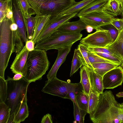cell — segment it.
Masks as SVG:
<instances>
[{
    "label": "cell",
    "mask_w": 123,
    "mask_h": 123,
    "mask_svg": "<svg viewBox=\"0 0 123 123\" xmlns=\"http://www.w3.org/2000/svg\"><path fill=\"white\" fill-rule=\"evenodd\" d=\"M90 117L94 123H123V112L120 104L110 90L99 95L98 103Z\"/></svg>",
    "instance_id": "1"
},
{
    "label": "cell",
    "mask_w": 123,
    "mask_h": 123,
    "mask_svg": "<svg viewBox=\"0 0 123 123\" xmlns=\"http://www.w3.org/2000/svg\"><path fill=\"white\" fill-rule=\"evenodd\" d=\"M7 95L5 102L10 111V115L7 123H13L15 115L22 103L27 101V93L30 83L24 77L18 80H14L8 76Z\"/></svg>",
    "instance_id": "2"
},
{
    "label": "cell",
    "mask_w": 123,
    "mask_h": 123,
    "mask_svg": "<svg viewBox=\"0 0 123 123\" xmlns=\"http://www.w3.org/2000/svg\"><path fill=\"white\" fill-rule=\"evenodd\" d=\"M12 23L6 17L0 22V77L4 79L11 56L15 52V37L10 28Z\"/></svg>",
    "instance_id": "3"
},
{
    "label": "cell",
    "mask_w": 123,
    "mask_h": 123,
    "mask_svg": "<svg viewBox=\"0 0 123 123\" xmlns=\"http://www.w3.org/2000/svg\"><path fill=\"white\" fill-rule=\"evenodd\" d=\"M49 65L46 51L35 49L28 53L24 78L30 83L41 80Z\"/></svg>",
    "instance_id": "4"
},
{
    "label": "cell",
    "mask_w": 123,
    "mask_h": 123,
    "mask_svg": "<svg viewBox=\"0 0 123 123\" xmlns=\"http://www.w3.org/2000/svg\"><path fill=\"white\" fill-rule=\"evenodd\" d=\"M80 33H65L55 31L44 38L37 42L35 49L45 50L56 49L68 45H73L80 40Z\"/></svg>",
    "instance_id": "5"
},
{
    "label": "cell",
    "mask_w": 123,
    "mask_h": 123,
    "mask_svg": "<svg viewBox=\"0 0 123 123\" xmlns=\"http://www.w3.org/2000/svg\"><path fill=\"white\" fill-rule=\"evenodd\" d=\"M76 2L75 0H46L33 9L30 13L32 15H49L53 17L59 15Z\"/></svg>",
    "instance_id": "6"
},
{
    "label": "cell",
    "mask_w": 123,
    "mask_h": 123,
    "mask_svg": "<svg viewBox=\"0 0 123 123\" xmlns=\"http://www.w3.org/2000/svg\"><path fill=\"white\" fill-rule=\"evenodd\" d=\"M102 9L79 17L87 25L97 30L102 26L111 24L112 19L116 16Z\"/></svg>",
    "instance_id": "7"
},
{
    "label": "cell",
    "mask_w": 123,
    "mask_h": 123,
    "mask_svg": "<svg viewBox=\"0 0 123 123\" xmlns=\"http://www.w3.org/2000/svg\"><path fill=\"white\" fill-rule=\"evenodd\" d=\"M113 41L109 31L100 27L95 32L82 38L80 43L88 47L105 48Z\"/></svg>",
    "instance_id": "8"
},
{
    "label": "cell",
    "mask_w": 123,
    "mask_h": 123,
    "mask_svg": "<svg viewBox=\"0 0 123 123\" xmlns=\"http://www.w3.org/2000/svg\"><path fill=\"white\" fill-rule=\"evenodd\" d=\"M78 13V12H76L50 17L40 33L37 42L44 39L55 32L63 24L69 22L71 19L76 16Z\"/></svg>",
    "instance_id": "9"
},
{
    "label": "cell",
    "mask_w": 123,
    "mask_h": 123,
    "mask_svg": "<svg viewBox=\"0 0 123 123\" xmlns=\"http://www.w3.org/2000/svg\"><path fill=\"white\" fill-rule=\"evenodd\" d=\"M13 17L17 25L23 41L25 43L28 40L27 32V20L25 12L19 0H12Z\"/></svg>",
    "instance_id": "10"
},
{
    "label": "cell",
    "mask_w": 123,
    "mask_h": 123,
    "mask_svg": "<svg viewBox=\"0 0 123 123\" xmlns=\"http://www.w3.org/2000/svg\"><path fill=\"white\" fill-rule=\"evenodd\" d=\"M69 83L60 80L56 77L46 81L41 91L44 93L67 98Z\"/></svg>",
    "instance_id": "11"
},
{
    "label": "cell",
    "mask_w": 123,
    "mask_h": 123,
    "mask_svg": "<svg viewBox=\"0 0 123 123\" xmlns=\"http://www.w3.org/2000/svg\"><path fill=\"white\" fill-rule=\"evenodd\" d=\"M104 89H113L122 85L123 81V69L120 66L112 69L103 77Z\"/></svg>",
    "instance_id": "12"
},
{
    "label": "cell",
    "mask_w": 123,
    "mask_h": 123,
    "mask_svg": "<svg viewBox=\"0 0 123 123\" xmlns=\"http://www.w3.org/2000/svg\"><path fill=\"white\" fill-rule=\"evenodd\" d=\"M29 52L25 45L20 52L16 54L10 68L13 73H20L23 75L24 77H25L26 63Z\"/></svg>",
    "instance_id": "13"
},
{
    "label": "cell",
    "mask_w": 123,
    "mask_h": 123,
    "mask_svg": "<svg viewBox=\"0 0 123 123\" xmlns=\"http://www.w3.org/2000/svg\"><path fill=\"white\" fill-rule=\"evenodd\" d=\"M72 45H68L58 49V54L56 60L47 75L48 80L56 77L58 69L65 61L66 57L70 51Z\"/></svg>",
    "instance_id": "14"
},
{
    "label": "cell",
    "mask_w": 123,
    "mask_h": 123,
    "mask_svg": "<svg viewBox=\"0 0 123 123\" xmlns=\"http://www.w3.org/2000/svg\"><path fill=\"white\" fill-rule=\"evenodd\" d=\"M87 25L80 19L76 21L68 22L60 26L56 31L62 32L80 33L86 29Z\"/></svg>",
    "instance_id": "15"
},
{
    "label": "cell",
    "mask_w": 123,
    "mask_h": 123,
    "mask_svg": "<svg viewBox=\"0 0 123 123\" xmlns=\"http://www.w3.org/2000/svg\"><path fill=\"white\" fill-rule=\"evenodd\" d=\"M105 48L121 60L123 63V30L119 33L116 39Z\"/></svg>",
    "instance_id": "16"
},
{
    "label": "cell",
    "mask_w": 123,
    "mask_h": 123,
    "mask_svg": "<svg viewBox=\"0 0 123 123\" xmlns=\"http://www.w3.org/2000/svg\"><path fill=\"white\" fill-rule=\"evenodd\" d=\"M89 74L91 91L97 94L100 95L102 93L104 89L103 77L90 69Z\"/></svg>",
    "instance_id": "17"
},
{
    "label": "cell",
    "mask_w": 123,
    "mask_h": 123,
    "mask_svg": "<svg viewBox=\"0 0 123 123\" xmlns=\"http://www.w3.org/2000/svg\"><path fill=\"white\" fill-rule=\"evenodd\" d=\"M51 17L49 15H36L34 33L31 39L35 44L38 37L45 24Z\"/></svg>",
    "instance_id": "18"
},
{
    "label": "cell",
    "mask_w": 123,
    "mask_h": 123,
    "mask_svg": "<svg viewBox=\"0 0 123 123\" xmlns=\"http://www.w3.org/2000/svg\"><path fill=\"white\" fill-rule=\"evenodd\" d=\"M89 96L84 91L80 82L78 83L75 90L76 102L78 106L80 108L87 112Z\"/></svg>",
    "instance_id": "19"
},
{
    "label": "cell",
    "mask_w": 123,
    "mask_h": 123,
    "mask_svg": "<svg viewBox=\"0 0 123 123\" xmlns=\"http://www.w3.org/2000/svg\"><path fill=\"white\" fill-rule=\"evenodd\" d=\"M90 69L83 65L80 68V83L84 92L89 96L91 91L89 76Z\"/></svg>",
    "instance_id": "20"
},
{
    "label": "cell",
    "mask_w": 123,
    "mask_h": 123,
    "mask_svg": "<svg viewBox=\"0 0 123 123\" xmlns=\"http://www.w3.org/2000/svg\"><path fill=\"white\" fill-rule=\"evenodd\" d=\"M108 0H95L78 13V17L102 9Z\"/></svg>",
    "instance_id": "21"
},
{
    "label": "cell",
    "mask_w": 123,
    "mask_h": 123,
    "mask_svg": "<svg viewBox=\"0 0 123 123\" xmlns=\"http://www.w3.org/2000/svg\"><path fill=\"white\" fill-rule=\"evenodd\" d=\"M92 64L93 68V70L102 77L107 72L118 66L109 62L93 63Z\"/></svg>",
    "instance_id": "22"
},
{
    "label": "cell",
    "mask_w": 123,
    "mask_h": 123,
    "mask_svg": "<svg viewBox=\"0 0 123 123\" xmlns=\"http://www.w3.org/2000/svg\"><path fill=\"white\" fill-rule=\"evenodd\" d=\"M77 49L78 50V55L83 65L86 66L90 70H93V68L88 58L87 47L80 43L78 45Z\"/></svg>",
    "instance_id": "23"
},
{
    "label": "cell",
    "mask_w": 123,
    "mask_h": 123,
    "mask_svg": "<svg viewBox=\"0 0 123 123\" xmlns=\"http://www.w3.org/2000/svg\"><path fill=\"white\" fill-rule=\"evenodd\" d=\"M95 0H83L76 3L69 8L63 11L58 15L62 16L68 14L79 12L92 2Z\"/></svg>",
    "instance_id": "24"
},
{
    "label": "cell",
    "mask_w": 123,
    "mask_h": 123,
    "mask_svg": "<svg viewBox=\"0 0 123 123\" xmlns=\"http://www.w3.org/2000/svg\"><path fill=\"white\" fill-rule=\"evenodd\" d=\"M102 9L109 12L116 16L120 15L122 12L121 5L115 0H108Z\"/></svg>",
    "instance_id": "25"
},
{
    "label": "cell",
    "mask_w": 123,
    "mask_h": 123,
    "mask_svg": "<svg viewBox=\"0 0 123 123\" xmlns=\"http://www.w3.org/2000/svg\"><path fill=\"white\" fill-rule=\"evenodd\" d=\"M27 102H23L18 112L15 116L13 123H19L24 121L29 115Z\"/></svg>",
    "instance_id": "26"
},
{
    "label": "cell",
    "mask_w": 123,
    "mask_h": 123,
    "mask_svg": "<svg viewBox=\"0 0 123 123\" xmlns=\"http://www.w3.org/2000/svg\"><path fill=\"white\" fill-rule=\"evenodd\" d=\"M99 95L91 91L89 94L88 100V113L89 114H91L96 108L99 102Z\"/></svg>",
    "instance_id": "27"
},
{
    "label": "cell",
    "mask_w": 123,
    "mask_h": 123,
    "mask_svg": "<svg viewBox=\"0 0 123 123\" xmlns=\"http://www.w3.org/2000/svg\"><path fill=\"white\" fill-rule=\"evenodd\" d=\"M83 66L82 62L78 55V49H75L72 62L70 76H72Z\"/></svg>",
    "instance_id": "28"
},
{
    "label": "cell",
    "mask_w": 123,
    "mask_h": 123,
    "mask_svg": "<svg viewBox=\"0 0 123 123\" xmlns=\"http://www.w3.org/2000/svg\"><path fill=\"white\" fill-rule=\"evenodd\" d=\"M26 18L27 20V37L28 40L32 39L35 28V18L28 14Z\"/></svg>",
    "instance_id": "29"
},
{
    "label": "cell",
    "mask_w": 123,
    "mask_h": 123,
    "mask_svg": "<svg viewBox=\"0 0 123 123\" xmlns=\"http://www.w3.org/2000/svg\"><path fill=\"white\" fill-rule=\"evenodd\" d=\"M74 106V115L75 123H83L85 117L87 112L86 111L80 108L78 105L73 103Z\"/></svg>",
    "instance_id": "30"
},
{
    "label": "cell",
    "mask_w": 123,
    "mask_h": 123,
    "mask_svg": "<svg viewBox=\"0 0 123 123\" xmlns=\"http://www.w3.org/2000/svg\"><path fill=\"white\" fill-rule=\"evenodd\" d=\"M10 111L4 102L0 103V123H7L9 119Z\"/></svg>",
    "instance_id": "31"
},
{
    "label": "cell",
    "mask_w": 123,
    "mask_h": 123,
    "mask_svg": "<svg viewBox=\"0 0 123 123\" xmlns=\"http://www.w3.org/2000/svg\"><path fill=\"white\" fill-rule=\"evenodd\" d=\"M0 103H5L7 97V83L5 79L0 77Z\"/></svg>",
    "instance_id": "32"
},
{
    "label": "cell",
    "mask_w": 123,
    "mask_h": 123,
    "mask_svg": "<svg viewBox=\"0 0 123 123\" xmlns=\"http://www.w3.org/2000/svg\"><path fill=\"white\" fill-rule=\"evenodd\" d=\"M88 54L89 61L91 64L102 62H109L114 64L109 60L97 55L88 49Z\"/></svg>",
    "instance_id": "33"
},
{
    "label": "cell",
    "mask_w": 123,
    "mask_h": 123,
    "mask_svg": "<svg viewBox=\"0 0 123 123\" xmlns=\"http://www.w3.org/2000/svg\"><path fill=\"white\" fill-rule=\"evenodd\" d=\"M92 51L97 55L109 60L118 66L120 65L122 63L121 60L114 55L107 53Z\"/></svg>",
    "instance_id": "34"
},
{
    "label": "cell",
    "mask_w": 123,
    "mask_h": 123,
    "mask_svg": "<svg viewBox=\"0 0 123 123\" xmlns=\"http://www.w3.org/2000/svg\"><path fill=\"white\" fill-rule=\"evenodd\" d=\"M78 84V83H72L69 82L67 88V99H70L73 103H75L77 105L75 99V90Z\"/></svg>",
    "instance_id": "35"
},
{
    "label": "cell",
    "mask_w": 123,
    "mask_h": 123,
    "mask_svg": "<svg viewBox=\"0 0 123 123\" xmlns=\"http://www.w3.org/2000/svg\"><path fill=\"white\" fill-rule=\"evenodd\" d=\"M102 29L108 31L114 41L117 37L119 32L116 28L111 24H107L100 27Z\"/></svg>",
    "instance_id": "36"
},
{
    "label": "cell",
    "mask_w": 123,
    "mask_h": 123,
    "mask_svg": "<svg viewBox=\"0 0 123 123\" xmlns=\"http://www.w3.org/2000/svg\"><path fill=\"white\" fill-rule=\"evenodd\" d=\"M10 0L5 1L0 0V22L6 16L8 4Z\"/></svg>",
    "instance_id": "37"
},
{
    "label": "cell",
    "mask_w": 123,
    "mask_h": 123,
    "mask_svg": "<svg viewBox=\"0 0 123 123\" xmlns=\"http://www.w3.org/2000/svg\"><path fill=\"white\" fill-rule=\"evenodd\" d=\"M111 24L116 28L119 33L123 30V18H114L112 19Z\"/></svg>",
    "instance_id": "38"
},
{
    "label": "cell",
    "mask_w": 123,
    "mask_h": 123,
    "mask_svg": "<svg viewBox=\"0 0 123 123\" xmlns=\"http://www.w3.org/2000/svg\"><path fill=\"white\" fill-rule=\"evenodd\" d=\"M6 17L8 18L11 19L12 22H15L13 17L12 0H10L8 2Z\"/></svg>",
    "instance_id": "39"
},
{
    "label": "cell",
    "mask_w": 123,
    "mask_h": 123,
    "mask_svg": "<svg viewBox=\"0 0 123 123\" xmlns=\"http://www.w3.org/2000/svg\"><path fill=\"white\" fill-rule=\"evenodd\" d=\"M87 47L89 49L92 51L107 53L115 55L111 51L105 48Z\"/></svg>",
    "instance_id": "40"
},
{
    "label": "cell",
    "mask_w": 123,
    "mask_h": 123,
    "mask_svg": "<svg viewBox=\"0 0 123 123\" xmlns=\"http://www.w3.org/2000/svg\"><path fill=\"white\" fill-rule=\"evenodd\" d=\"M25 12L26 17L28 14L29 11L31 9V7L27 0H19Z\"/></svg>",
    "instance_id": "41"
},
{
    "label": "cell",
    "mask_w": 123,
    "mask_h": 123,
    "mask_svg": "<svg viewBox=\"0 0 123 123\" xmlns=\"http://www.w3.org/2000/svg\"><path fill=\"white\" fill-rule=\"evenodd\" d=\"M29 4L31 7V9L29 11L31 10L34 8L39 4L46 0H27Z\"/></svg>",
    "instance_id": "42"
},
{
    "label": "cell",
    "mask_w": 123,
    "mask_h": 123,
    "mask_svg": "<svg viewBox=\"0 0 123 123\" xmlns=\"http://www.w3.org/2000/svg\"><path fill=\"white\" fill-rule=\"evenodd\" d=\"M41 123H53V120L51 115L49 113H48L44 115L42 119Z\"/></svg>",
    "instance_id": "43"
},
{
    "label": "cell",
    "mask_w": 123,
    "mask_h": 123,
    "mask_svg": "<svg viewBox=\"0 0 123 123\" xmlns=\"http://www.w3.org/2000/svg\"><path fill=\"white\" fill-rule=\"evenodd\" d=\"M35 44L34 42L31 40L27 41L25 43V46L29 52H30L35 49Z\"/></svg>",
    "instance_id": "44"
},
{
    "label": "cell",
    "mask_w": 123,
    "mask_h": 123,
    "mask_svg": "<svg viewBox=\"0 0 123 123\" xmlns=\"http://www.w3.org/2000/svg\"><path fill=\"white\" fill-rule=\"evenodd\" d=\"M23 77H24V76L22 74L18 73L15 74L12 79L14 80H18L21 79Z\"/></svg>",
    "instance_id": "45"
},
{
    "label": "cell",
    "mask_w": 123,
    "mask_h": 123,
    "mask_svg": "<svg viewBox=\"0 0 123 123\" xmlns=\"http://www.w3.org/2000/svg\"><path fill=\"white\" fill-rule=\"evenodd\" d=\"M93 29L91 27L87 25L86 29L87 31L89 32H90L92 31Z\"/></svg>",
    "instance_id": "46"
},
{
    "label": "cell",
    "mask_w": 123,
    "mask_h": 123,
    "mask_svg": "<svg viewBox=\"0 0 123 123\" xmlns=\"http://www.w3.org/2000/svg\"><path fill=\"white\" fill-rule=\"evenodd\" d=\"M116 96L118 97H123V92H119L116 95Z\"/></svg>",
    "instance_id": "47"
},
{
    "label": "cell",
    "mask_w": 123,
    "mask_h": 123,
    "mask_svg": "<svg viewBox=\"0 0 123 123\" xmlns=\"http://www.w3.org/2000/svg\"><path fill=\"white\" fill-rule=\"evenodd\" d=\"M117 1L121 5L123 2V0H115Z\"/></svg>",
    "instance_id": "48"
},
{
    "label": "cell",
    "mask_w": 123,
    "mask_h": 123,
    "mask_svg": "<svg viewBox=\"0 0 123 123\" xmlns=\"http://www.w3.org/2000/svg\"><path fill=\"white\" fill-rule=\"evenodd\" d=\"M122 9V15L123 18H122L123 19V3L122 5H121Z\"/></svg>",
    "instance_id": "49"
},
{
    "label": "cell",
    "mask_w": 123,
    "mask_h": 123,
    "mask_svg": "<svg viewBox=\"0 0 123 123\" xmlns=\"http://www.w3.org/2000/svg\"><path fill=\"white\" fill-rule=\"evenodd\" d=\"M120 106L121 108L123 109V103L120 104Z\"/></svg>",
    "instance_id": "50"
},
{
    "label": "cell",
    "mask_w": 123,
    "mask_h": 123,
    "mask_svg": "<svg viewBox=\"0 0 123 123\" xmlns=\"http://www.w3.org/2000/svg\"><path fill=\"white\" fill-rule=\"evenodd\" d=\"M120 66L122 67L123 69V63H122Z\"/></svg>",
    "instance_id": "51"
},
{
    "label": "cell",
    "mask_w": 123,
    "mask_h": 123,
    "mask_svg": "<svg viewBox=\"0 0 123 123\" xmlns=\"http://www.w3.org/2000/svg\"><path fill=\"white\" fill-rule=\"evenodd\" d=\"M10 0H1V1H9Z\"/></svg>",
    "instance_id": "52"
},
{
    "label": "cell",
    "mask_w": 123,
    "mask_h": 123,
    "mask_svg": "<svg viewBox=\"0 0 123 123\" xmlns=\"http://www.w3.org/2000/svg\"><path fill=\"white\" fill-rule=\"evenodd\" d=\"M122 111H123V109H122Z\"/></svg>",
    "instance_id": "53"
},
{
    "label": "cell",
    "mask_w": 123,
    "mask_h": 123,
    "mask_svg": "<svg viewBox=\"0 0 123 123\" xmlns=\"http://www.w3.org/2000/svg\"></svg>",
    "instance_id": "54"
}]
</instances>
